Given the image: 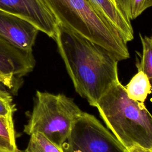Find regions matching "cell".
Here are the masks:
<instances>
[{
  "label": "cell",
  "mask_w": 152,
  "mask_h": 152,
  "mask_svg": "<svg viewBox=\"0 0 152 152\" xmlns=\"http://www.w3.org/2000/svg\"><path fill=\"white\" fill-rule=\"evenodd\" d=\"M54 40L76 92L95 107L119 81V61L105 48L60 24Z\"/></svg>",
  "instance_id": "cell-1"
},
{
  "label": "cell",
  "mask_w": 152,
  "mask_h": 152,
  "mask_svg": "<svg viewBox=\"0 0 152 152\" xmlns=\"http://www.w3.org/2000/svg\"><path fill=\"white\" fill-rule=\"evenodd\" d=\"M95 107L108 129L126 149L135 145L152 149V115L144 103L128 97L119 81L99 99Z\"/></svg>",
  "instance_id": "cell-2"
},
{
  "label": "cell",
  "mask_w": 152,
  "mask_h": 152,
  "mask_svg": "<svg viewBox=\"0 0 152 152\" xmlns=\"http://www.w3.org/2000/svg\"><path fill=\"white\" fill-rule=\"evenodd\" d=\"M58 24L107 49L119 61L129 58L127 43L88 0H42Z\"/></svg>",
  "instance_id": "cell-3"
},
{
  "label": "cell",
  "mask_w": 152,
  "mask_h": 152,
  "mask_svg": "<svg viewBox=\"0 0 152 152\" xmlns=\"http://www.w3.org/2000/svg\"><path fill=\"white\" fill-rule=\"evenodd\" d=\"M83 112L72 98L65 94L37 90L23 132L29 136L41 133L62 148Z\"/></svg>",
  "instance_id": "cell-4"
},
{
  "label": "cell",
  "mask_w": 152,
  "mask_h": 152,
  "mask_svg": "<svg viewBox=\"0 0 152 152\" xmlns=\"http://www.w3.org/2000/svg\"><path fill=\"white\" fill-rule=\"evenodd\" d=\"M62 148L64 152H128L94 115L85 112L74 123Z\"/></svg>",
  "instance_id": "cell-5"
},
{
  "label": "cell",
  "mask_w": 152,
  "mask_h": 152,
  "mask_svg": "<svg viewBox=\"0 0 152 152\" xmlns=\"http://www.w3.org/2000/svg\"><path fill=\"white\" fill-rule=\"evenodd\" d=\"M36 61L33 52H26L0 38V83L16 94L23 78L33 71Z\"/></svg>",
  "instance_id": "cell-6"
},
{
  "label": "cell",
  "mask_w": 152,
  "mask_h": 152,
  "mask_svg": "<svg viewBox=\"0 0 152 152\" xmlns=\"http://www.w3.org/2000/svg\"><path fill=\"white\" fill-rule=\"evenodd\" d=\"M0 10L29 21L55 39L58 24L42 0H0Z\"/></svg>",
  "instance_id": "cell-7"
},
{
  "label": "cell",
  "mask_w": 152,
  "mask_h": 152,
  "mask_svg": "<svg viewBox=\"0 0 152 152\" xmlns=\"http://www.w3.org/2000/svg\"><path fill=\"white\" fill-rule=\"evenodd\" d=\"M39 31L29 21L0 10V38L15 48L33 52Z\"/></svg>",
  "instance_id": "cell-8"
},
{
  "label": "cell",
  "mask_w": 152,
  "mask_h": 152,
  "mask_svg": "<svg viewBox=\"0 0 152 152\" xmlns=\"http://www.w3.org/2000/svg\"><path fill=\"white\" fill-rule=\"evenodd\" d=\"M99 14L126 43L134 39L131 20L117 7L114 0H88Z\"/></svg>",
  "instance_id": "cell-9"
},
{
  "label": "cell",
  "mask_w": 152,
  "mask_h": 152,
  "mask_svg": "<svg viewBox=\"0 0 152 152\" xmlns=\"http://www.w3.org/2000/svg\"><path fill=\"white\" fill-rule=\"evenodd\" d=\"M125 87L129 98L142 103L152 91V85L147 76L141 71H138Z\"/></svg>",
  "instance_id": "cell-10"
},
{
  "label": "cell",
  "mask_w": 152,
  "mask_h": 152,
  "mask_svg": "<svg viewBox=\"0 0 152 152\" xmlns=\"http://www.w3.org/2000/svg\"><path fill=\"white\" fill-rule=\"evenodd\" d=\"M18 149L13 115H0V152H16Z\"/></svg>",
  "instance_id": "cell-11"
},
{
  "label": "cell",
  "mask_w": 152,
  "mask_h": 152,
  "mask_svg": "<svg viewBox=\"0 0 152 152\" xmlns=\"http://www.w3.org/2000/svg\"><path fill=\"white\" fill-rule=\"evenodd\" d=\"M142 47V54H140L137 60L136 66L138 71H141L146 74L152 85V34L150 36L139 34Z\"/></svg>",
  "instance_id": "cell-12"
},
{
  "label": "cell",
  "mask_w": 152,
  "mask_h": 152,
  "mask_svg": "<svg viewBox=\"0 0 152 152\" xmlns=\"http://www.w3.org/2000/svg\"><path fill=\"white\" fill-rule=\"evenodd\" d=\"M117 7L131 20L152 7V0H115Z\"/></svg>",
  "instance_id": "cell-13"
},
{
  "label": "cell",
  "mask_w": 152,
  "mask_h": 152,
  "mask_svg": "<svg viewBox=\"0 0 152 152\" xmlns=\"http://www.w3.org/2000/svg\"><path fill=\"white\" fill-rule=\"evenodd\" d=\"M25 152H64L62 148L41 133H34L30 139Z\"/></svg>",
  "instance_id": "cell-14"
},
{
  "label": "cell",
  "mask_w": 152,
  "mask_h": 152,
  "mask_svg": "<svg viewBox=\"0 0 152 152\" xmlns=\"http://www.w3.org/2000/svg\"><path fill=\"white\" fill-rule=\"evenodd\" d=\"M2 85L0 83V115H13L16 110V107L13 102L12 96L10 92L2 88Z\"/></svg>",
  "instance_id": "cell-15"
},
{
  "label": "cell",
  "mask_w": 152,
  "mask_h": 152,
  "mask_svg": "<svg viewBox=\"0 0 152 152\" xmlns=\"http://www.w3.org/2000/svg\"><path fill=\"white\" fill-rule=\"evenodd\" d=\"M128 152H152V149L144 148L138 145L133 146L127 149Z\"/></svg>",
  "instance_id": "cell-16"
},
{
  "label": "cell",
  "mask_w": 152,
  "mask_h": 152,
  "mask_svg": "<svg viewBox=\"0 0 152 152\" xmlns=\"http://www.w3.org/2000/svg\"><path fill=\"white\" fill-rule=\"evenodd\" d=\"M16 152H25V151H24V150H21L18 149V150H17Z\"/></svg>",
  "instance_id": "cell-17"
},
{
  "label": "cell",
  "mask_w": 152,
  "mask_h": 152,
  "mask_svg": "<svg viewBox=\"0 0 152 152\" xmlns=\"http://www.w3.org/2000/svg\"><path fill=\"white\" fill-rule=\"evenodd\" d=\"M114 1H115V0H114Z\"/></svg>",
  "instance_id": "cell-18"
}]
</instances>
